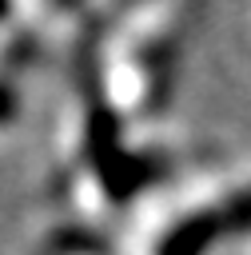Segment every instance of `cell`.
<instances>
[{"instance_id": "6da1fadb", "label": "cell", "mask_w": 251, "mask_h": 255, "mask_svg": "<svg viewBox=\"0 0 251 255\" xmlns=\"http://www.w3.org/2000/svg\"><path fill=\"white\" fill-rule=\"evenodd\" d=\"M223 235H227V227H223L219 207L195 211V215H187L183 223H175L159 239V255H207V247L215 239H223Z\"/></svg>"}, {"instance_id": "3957f363", "label": "cell", "mask_w": 251, "mask_h": 255, "mask_svg": "<svg viewBox=\"0 0 251 255\" xmlns=\"http://www.w3.org/2000/svg\"><path fill=\"white\" fill-rule=\"evenodd\" d=\"M16 116V92L8 84H0V124H8Z\"/></svg>"}, {"instance_id": "277c9868", "label": "cell", "mask_w": 251, "mask_h": 255, "mask_svg": "<svg viewBox=\"0 0 251 255\" xmlns=\"http://www.w3.org/2000/svg\"><path fill=\"white\" fill-rule=\"evenodd\" d=\"M0 16H4V4H0Z\"/></svg>"}, {"instance_id": "7a4b0ae2", "label": "cell", "mask_w": 251, "mask_h": 255, "mask_svg": "<svg viewBox=\"0 0 251 255\" xmlns=\"http://www.w3.org/2000/svg\"><path fill=\"white\" fill-rule=\"evenodd\" d=\"M219 215H223V227H227V235L251 231V187H247V191H239V195H231V199L219 207Z\"/></svg>"}]
</instances>
